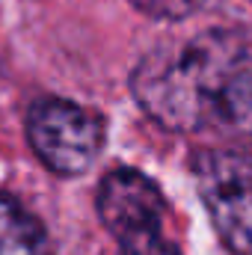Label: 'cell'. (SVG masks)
Returning <instances> with one entry per match:
<instances>
[{
  "label": "cell",
  "mask_w": 252,
  "mask_h": 255,
  "mask_svg": "<svg viewBox=\"0 0 252 255\" xmlns=\"http://www.w3.org/2000/svg\"><path fill=\"white\" fill-rule=\"evenodd\" d=\"M116 244H119V255H181L178 247L163 232L136 235V238H125V241H116Z\"/></svg>",
  "instance_id": "cell-6"
},
{
  "label": "cell",
  "mask_w": 252,
  "mask_h": 255,
  "mask_svg": "<svg viewBox=\"0 0 252 255\" xmlns=\"http://www.w3.org/2000/svg\"><path fill=\"white\" fill-rule=\"evenodd\" d=\"M139 107L172 130H250L252 45L226 30H205L157 45L133 71Z\"/></svg>",
  "instance_id": "cell-1"
},
{
  "label": "cell",
  "mask_w": 252,
  "mask_h": 255,
  "mask_svg": "<svg viewBox=\"0 0 252 255\" xmlns=\"http://www.w3.org/2000/svg\"><path fill=\"white\" fill-rule=\"evenodd\" d=\"M130 3L154 18H184L196 12L205 0H130Z\"/></svg>",
  "instance_id": "cell-7"
},
{
  "label": "cell",
  "mask_w": 252,
  "mask_h": 255,
  "mask_svg": "<svg viewBox=\"0 0 252 255\" xmlns=\"http://www.w3.org/2000/svg\"><path fill=\"white\" fill-rule=\"evenodd\" d=\"M27 139L48 169L77 175L98 157L104 145V122L80 104L42 98L27 113Z\"/></svg>",
  "instance_id": "cell-2"
},
{
  "label": "cell",
  "mask_w": 252,
  "mask_h": 255,
  "mask_svg": "<svg viewBox=\"0 0 252 255\" xmlns=\"http://www.w3.org/2000/svg\"><path fill=\"white\" fill-rule=\"evenodd\" d=\"M0 255H48L42 223L6 193H0Z\"/></svg>",
  "instance_id": "cell-5"
},
{
  "label": "cell",
  "mask_w": 252,
  "mask_h": 255,
  "mask_svg": "<svg viewBox=\"0 0 252 255\" xmlns=\"http://www.w3.org/2000/svg\"><path fill=\"white\" fill-rule=\"evenodd\" d=\"M196 178L223 244L238 255H252V160L235 151H205Z\"/></svg>",
  "instance_id": "cell-3"
},
{
  "label": "cell",
  "mask_w": 252,
  "mask_h": 255,
  "mask_svg": "<svg viewBox=\"0 0 252 255\" xmlns=\"http://www.w3.org/2000/svg\"><path fill=\"white\" fill-rule=\"evenodd\" d=\"M98 214L116 241L163 232L166 199L157 184L136 169H116L101 181Z\"/></svg>",
  "instance_id": "cell-4"
}]
</instances>
